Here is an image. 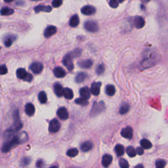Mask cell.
Listing matches in <instances>:
<instances>
[{"instance_id":"cell-1","label":"cell","mask_w":168,"mask_h":168,"mask_svg":"<svg viewBox=\"0 0 168 168\" xmlns=\"http://www.w3.org/2000/svg\"><path fill=\"white\" fill-rule=\"evenodd\" d=\"M157 56H155L154 55L152 52L150 53L148 55L147 54L146 57L143 60L141 64H142L144 67L148 68L150 66H152L154 65V64H156L157 62Z\"/></svg>"},{"instance_id":"cell-2","label":"cell","mask_w":168,"mask_h":168,"mask_svg":"<svg viewBox=\"0 0 168 168\" xmlns=\"http://www.w3.org/2000/svg\"><path fill=\"white\" fill-rule=\"evenodd\" d=\"M20 143V139L18 136L14 137H13L9 141H8L7 143H5L3 145L2 147V152H7L8 151L13 148L14 147H15L16 145L19 144Z\"/></svg>"},{"instance_id":"cell-3","label":"cell","mask_w":168,"mask_h":168,"mask_svg":"<svg viewBox=\"0 0 168 168\" xmlns=\"http://www.w3.org/2000/svg\"><path fill=\"white\" fill-rule=\"evenodd\" d=\"M104 109H105V105L103 102H102V101L100 103L95 102L93 103V108L91 109V111L90 113L91 116H95L96 115L99 114L100 112L104 111Z\"/></svg>"},{"instance_id":"cell-4","label":"cell","mask_w":168,"mask_h":168,"mask_svg":"<svg viewBox=\"0 0 168 168\" xmlns=\"http://www.w3.org/2000/svg\"><path fill=\"white\" fill-rule=\"evenodd\" d=\"M85 29L89 32H96L99 30V26L97 23L95 21L89 20L87 21L84 24Z\"/></svg>"},{"instance_id":"cell-5","label":"cell","mask_w":168,"mask_h":168,"mask_svg":"<svg viewBox=\"0 0 168 168\" xmlns=\"http://www.w3.org/2000/svg\"><path fill=\"white\" fill-rule=\"evenodd\" d=\"M63 63L68 70H72L74 69V64L72 62V57L70 54H68L64 57Z\"/></svg>"},{"instance_id":"cell-6","label":"cell","mask_w":168,"mask_h":168,"mask_svg":"<svg viewBox=\"0 0 168 168\" xmlns=\"http://www.w3.org/2000/svg\"><path fill=\"white\" fill-rule=\"evenodd\" d=\"M60 128V124L59 122L56 120V119H53L49 123V131L51 133H57L58 132Z\"/></svg>"},{"instance_id":"cell-7","label":"cell","mask_w":168,"mask_h":168,"mask_svg":"<svg viewBox=\"0 0 168 168\" xmlns=\"http://www.w3.org/2000/svg\"><path fill=\"white\" fill-rule=\"evenodd\" d=\"M121 135L123 137L127 139H131L133 137V129L130 126L123 128L121 131Z\"/></svg>"},{"instance_id":"cell-8","label":"cell","mask_w":168,"mask_h":168,"mask_svg":"<svg viewBox=\"0 0 168 168\" xmlns=\"http://www.w3.org/2000/svg\"><path fill=\"white\" fill-rule=\"evenodd\" d=\"M81 12L82 14L85 15H92L96 12V9L94 7L91 5H86L82 8Z\"/></svg>"},{"instance_id":"cell-9","label":"cell","mask_w":168,"mask_h":168,"mask_svg":"<svg viewBox=\"0 0 168 168\" xmlns=\"http://www.w3.org/2000/svg\"><path fill=\"white\" fill-rule=\"evenodd\" d=\"M100 87H101V82H95L93 83H92L91 89H90L91 93L95 96L99 95L100 91Z\"/></svg>"},{"instance_id":"cell-10","label":"cell","mask_w":168,"mask_h":168,"mask_svg":"<svg viewBox=\"0 0 168 168\" xmlns=\"http://www.w3.org/2000/svg\"><path fill=\"white\" fill-rule=\"evenodd\" d=\"M133 24L135 27L137 29H141L143 28L145 24V21L144 19L143 18L142 16H136L134 19L133 20Z\"/></svg>"},{"instance_id":"cell-11","label":"cell","mask_w":168,"mask_h":168,"mask_svg":"<svg viewBox=\"0 0 168 168\" xmlns=\"http://www.w3.org/2000/svg\"><path fill=\"white\" fill-rule=\"evenodd\" d=\"M43 68V66L40 63H34L30 65V70L34 74H39Z\"/></svg>"},{"instance_id":"cell-12","label":"cell","mask_w":168,"mask_h":168,"mask_svg":"<svg viewBox=\"0 0 168 168\" xmlns=\"http://www.w3.org/2000/svg\"><path fill=\"white\" fill-rule=\"evenodd\" d=\"M57 115H58L60 119L63 120H67L69 116L67 110L64 107H60V108H59L58 111H57Z\"/></svg>"},{"instance_id":"cell-13","label":"cell","mask_w":168,"mask_h":168,"mask_svg":"<svg viewBox=\"0 0 168 168\" xmlns=\"http://www.w3.org/2000/svg\"><path fill=\"white\" fill-rule=\"evenodd\" d=\"M57 32V28L54 26H49L45 30L44 36L46 38H49Z\"/></svg>"},{"instance_id":"cell-14","label":"cell","mask_w":168,"mask_h":168,"mask_svg":"<svg viewBox=\"0 0 168 168\" xmlns=\"http://www.w3.org/2000/svg\"><path fill=\"white\" fill-rule=\"evenodd\" d=\"M79 94L81 95V97L87 100L89 99L91 97V91L87 87H84L79 91Z\"/></svg>"},{"instance_id":"cell-15","label":"cell","mask_w":168,"mask_h":168,"mask_svg":"<svg viewBox=\"0 0 168 168\" xmlns=\"http://www.w3.org/2000/svg\"><path fill=\"white\" fill-rule=\"evenodd\" d=\"M112 162V156L110 154H105L102 159V164L104 167H108Z\"/></svg>"},{"instance_id":"cell-16","label":"cell","mask_w":168,"mask_h":168,"mask_svg":"<svg viewBox=\"0 0 168 168\" xmlns=\"http://www.w3.org/2000/svg\"><path fill=\"white\" fill-rule=\"evenodd\" d=\"M53 72H54L55 76L57 78H64L66 76L65 70L63 68L59 67V66H58V67H56L54 69Z\"/></svg>"},{"instance_id":"cell-17","label":"cell","mask_w":168,"mask_h":168,"mask_svg":"<svg viewBox=\"0 0 168 168\" xmlns=\"http://www.w3.org/2000/svg\"><path fill=\"white\" fill-rule=\"evenodd\" d=\"M25 112L29 116H32L35 113V107L32 103H27L25 106Z\"/></svg>"},{"instance_id":"cell-18","label":"cell","mask_w":168,"mask_h":168,"mask_svg":"<svg viewBox=\"0 0 168 168\" xmlns=\"http://www.w3.org/2000/svg\"><path fill=\"white\" fill-rule=\"evenodd\" d=\"M34 11L36 13H38L42 11L49 13L52 11V8L50 6H48V5H38L34 8Z\"/></svg>"},{"instance_id":"cell-19","label":"cell","mask_w":168,"mask_h":168,"mask_svg":"<svg viewBox=\"0 0 168 168\" xmlns=\"http://www.w3.org/2000/svg\"><path fill=\"white\" fill-rule=\"evenodd\" d=\"M78 65L82 68H89L93 65V61L90 59H86L78 63Z\"/></svg>"},{"instance_id":"cell-20","label":"cell","mask_w":168,"mask_h":168,"mask_svg":"<svg viewBox=\"0 0 168 168\" xmlns=\"http://www.w3.org/2000/svg\"><path fill=\"white\" fill-rule=\"evenodd\" d=\"M54 90H55V94L57 96H58V97L63 96L64 88L59 83H57L55 84V86H54Z\"/></svg>"},{"instance_id":"cell-21","label":"cell","mask_w":168,"mask_h":168,"mask_svg":"<svg viewBox=\"0 0 168 168\" xmlns=\"http://www.w3.org/2000/svg\"><path fill=\"white\" fill-rule=\"evenodd\" d=\"M93 143L91 141H86L81 144V150L83 152H88L93 148Z\"/></svg>"},{"instance_id":"cell-22","label":"cell","mask_w":168,"mask_h":168,"mask_svg":"<svg viewBox=\"0 0 168 168\" xmlns=\"http://www.w3.org/2000/svg\"><path fill=\"white\" fill-rule=\"evenodd\" d=\"M79 16L78 15H73L71 19L70 20V26H71V27H76V26L79 24Z\"/></svg>"},{"instance_id":"cell-23","label":"cell","mask_w":168,"mask_h":168,"mask_svg":"<svg viewBox=\"0 0 168 168\" xmlns=\"http://www.w3.org/2000/svg\"><path fill=\"white\" fill-rule=\"evenodd\" d=\"M28 73H27L26 70L24 68H19L16 70V76L18 78L21 79H24L27 76Z\"/></svg>"},{"instance_id":"cell-24","label":"cell","mask_w":168,"mask_h":168,"mask_svg":"<svg viewBox=\"0 0 168 168\" xmlns=\"http://www.w3.org/2000/svg\"><path fill=\"white\" fill-rule=\"evenodd\" d=\"M115 152H116L118 156H122L124 154L125 152L124 147L122 144H117L115 147Z\"/></svg>"},{"instance_id":"cell-25","label":"cell","mask_w":168,"mask_h":168,"mask_svg":"<svg viewBox=\"0 0 168 168\" xmlns=\"http://www.w3.org/2000/svg\"><path fill=\"white\" fill-rule=\"evenodd\" d=\"M13 13H14V10L9 7H3L2 8L1 10H0V14L3 16L11 15L13 14Z\"/></svg>"},{"instance_id":"cell-26","label":"cell","mask_w":168,"mask_h":168,"mask_svg":"<svg viewBox=\"0 0 168 168\" xmlns=\"http://www.w3.org/2000/svg\"><path fill=\"white\" fill-rule=\"evenodd\" d=\"M141 147H143L144 149H150L152 147V144L150 141L143 139L140 142Z\"/></svg>"},{"instance_id":"cell-27","label":"cell","mask_w":168,"mask_h":168,"mask_svg":"<svg viewBox=\"0 0 168 168\" xmlns=\"http://www.w3.org/2000/svg\"><path fill=\"white\" fill-rule=\"evenodd\" d=\"M106 94L108 96H113L115 93H116V89H115V87L112 85H108L106 87L105 89Z\"/></svg>"},{"instance_id":"cell-28","label":"cell","mask_w":168,"mask_h":168,"mask_svg":"<svg viewBox=\"0 0 168 168\" xmlns=\"http://www.w3.org/2000/svg\"><path fill=\"white\" fill-rule=\"evenodd\" d=\"M63 96L67 99H72L74 97V93L70 88H65L64 89Z\"/></svg>"},{"instance_id":"cell-29","label":"cell","mask_w":168,"mask_h":168,"mask_svg":"<svg viewBox=\"0 0 168 168\" xmlns=\"http://www.w3.org/2000/svg\"><path fill=\"white\" fill-rule=\"evenodd\" d=\"M87 75L85 72H79L78 74V75L76 77V81L78 83H82L85 81L86 79Z\"/></svg>"},{"instance_id":"cell-30","label":"cell","mask_w":168,"mask_h":168,"mask_svg":"<svg viewBox=\"0 0 168 168\" xmlns=\"http://www.w3.org/2000/svg\"><path fill=\"white\" fill-rule=\"evenodd\" d=\"M39 101L42 104L46 103L47 100V97L45 91H41L38 95Z\"/></svg>"},{"instance_id":"cell-31","label":"cell","mask_w":168,"mask_h":168,"mask_svg":"<svg viewBox=\"0 0 168 168\" xmlns=\"http://www.w3.org/2000/svg\"><path fill=\"white\" fill-rule=\"evenodd\" d=\"M126 153L127 154L128 156L131 158L135 157L137 154L136 150L134 149L133 147H131V146H130V147H128L126 148Z\"/></svg>"},{"instance_id":"cell-32","label":"cell","mask_w":168,"mask_h":168,"mask_svg":"<svg viewBox=\"0 0 168 168\" xmlns=\"http://www.w3.org/2000/svg\"><path fill=\"white\" fill-rule=\"evenodd\" d=\"M66 154H67L68 156L73 158L78 155V150L77 148H70L68 150L67 152H66Z\"/></svg>"},{"instance_id":"cell-33","label":"cell","mask_w":168,"mask_h":168,"mask_svg":"<svg viewBox=\"0 0 168 168\" xmlns=\"http://www.w3.org/2000/svg\"><path fill=\"white\" fill-rule=\"evenodd\" d=\"M129 110H130V106H129V104H126V103L123 104L121 106V107L120 108V113L122 115H123V114L127 113L128 111H129Z\"/></svg>"},{"instance_id":"cell-34","label":"cell","mask_w":168,"mask_h":168,"mask_svg":"<svg viewBox=\"0 0 168 168\" xmlns=\"http://www.w3.org/2000/svg\"><path fill=\"white\" fill-rule=\"evenodd\" d=\"M119 166L122 168H128L130 167L127 161L123 158L120 159V160H119Z\"/></svg>"},{"instance_id":"cell-35","label":"cell","mask_w":168,"mask_h":168,"mask_svg":"<svg viewBox=\"0 0 168 168\" xmlns=\"http://www.w3.org/2000/svg\"><path fill=\"white\" fill-rule=\"evenodd\" d=\"M13 41H14V39H13V36H7L4 39V43H5V46L6 47H9L12 45Z\"/></svg>"},{"instance_id":"cell-36","label":"cell","mask_w":168,"mask_h":168,"mask_svg":"<svg viewBox=\"0 0 168 168\" xmlns=\"http://www.w3.org/2000/svg\"><path fill=\"white\" fill-rule=\"evenodd\" d=\"M157 168H163L166 165V162L164 160H158L155 163Z\"/></svg>"},{"instance_id":"cell-37","label":"cell","mask_w":168,"mask_h":168,"mask_svg":"<svg viewBox=\"0 0 168 168\" xmlns=\"http://www.w3.org/2000/svg\"><path fill=\"white\" fill-rule=\"evenodd\" d=\"M76 103L82 106H86L88 104V100L86 99H83L82 97H81V98H78L76 100Z\"/></svg>"},{"instance_id":"cell-38","label":"cell","mask_w":168,"mask_h":168,"mask_svg":"<svg viewBox=\"0 0 168 168\" xmlns=\"http://www.w3.org/2000/svg\"><path fill=\"white\" fill-rule=\"evenodd\" d=\"M104 72V66L103 64H99L97 66L96 73L98 75L103 74Z\"/></svg>"},{"instance_id":"cell-39","label":"cell","mask_w":168,"mask_h":168,"mask_svg":"<svg viewBox=\"0 0 168 168\" xmlns=\"http://www.w3.org/2000/svg\"><path fill=\"white\" fill-rule=\"evenodd\" d=\"M109 5L112 8H117L119 5V2L118 0H110Z\"/></svg>"},{"instance_id":"cell-40","label":"cell","mask_w":168,"mask_h":168,"mask_svg":"<svg viewBox=\"0 0 168 168\" xmlns=\"http://www.w3.org/2000/svg\"><path fill=\"white\" fill-rule=\"evenodd\" d=\"M63 0H53L52 2V5L55 8L59 7L63 4Z\"/></svg>"},{"instance_id":"cell-41","label":"cell","mask_w":168,"mask_h":168,"mask_svg":"<svg viewBox=\"0 0 168 168\" xmlns=\"http://www.w3.org/2000/svg\"><path fill=\"white\" fill-rule=\"evenodd\" d=\"M8 70L5 65L0 66V75H5L7 73Z\"/></svg>"},{"instance_id":"cell-42","label":"cell","mask_w":168,"mask_h":168,"mask_svg":"<svg viewBox=\"0 0 168 168\" xmlns=\"http://www.w3.org/2000/svg\"><path fill=\"white\" fill-rule=\"evenodd\" d=\"M136 152L138 155H142V154H143V153H144L143 148V147H137L136 149Z\"/></svg>"},{"instance_id":"cell-43","label":"cell","mask_w":168,"mask_h":168,"mask_svg":"<svg viewBox=\"0 0 168 168\" xmlns=\"http://www.w3.org/2000/svg\"><path fill=\"white\" fill-rule=\"evenodd\" d=\"M32 79H33V76H32V74H28L27 75V76L26 77V78L24 79V81H26V82H31L32 80Z\"/></svg>"},{"instance_id":"cell-44","label":"cell","mask_w":168,"mask_h":168,"mask_svg":"<svg viewBox=\"0 0 168 168\" xmlns=\"http://www.w3.org/2000/svg\"><path fill=\"white\" fill-rule=\"evenodd\" d=\"M43 162L42 160H39V161L37 162L36 166L38 167H41L43 166Z\"/></svg>"},{"instance_id":"cell-45","label":"cell","mask_w":168,"mask_h":168,"mask_svg":"<svg viewBox=\"0 0 168 168\" xmlns=\"http://www.w3.org/2000/svg\"><path fill=\"white\" fill-rule=\"evenodd\" d=\"M13 1H14V0H4V2H6V3H11Z\"/></svg>"},{"instance_id":"cell-46","label":"cell","mask_w":168,"mask_h":168,"mask_svg":"<svg viewBox=\"0 0 168 168\" xmlns=\"http://www.w3.org/2000/svg\"><path fill=\"white\" fill-rule=\"evenodd\" d=\"M141 2H142L143 3H148V2H150V0H141Z\"/></svg>"},{"instance_id":"cell-47","label":"cell","mask_w":168,"mask_h":168,"mask_svg":"<svg viewBox=\"0 0 168 168\" xmlns=\"http://www.w3.org/2000/svg\"><path fill=\"white\" fill-rule=\"evenodd\" d=\"M124 1H125V0H118L119 3H122L123 2H124Z\"/></svg>"},{"instance_id":"cell-48","label":"cell","mask_w":168,"mask_h":168,"mask_svg":"<svg viewBox=\"0 0 168 168\" xmlns=\"http://www.w3.org/2000/svg\"><path fill=\"white\" fill-rule=\"evenodd\" d=\"M143 167V166L142 165H139V166H136L135 167Z\"/></svg>"},{"instance_id":"cell-49","label":"cell","mask_w":168,"mask_h":168,"mask_svg":"<svg viewBox=\"0 0 168 168\" xmlns=\"http://www.w3.org/2000/svg\"><path fill=\"white\" fill-rule=\"evenodd\" d=\"M32 1H40V0H32Z\"/></svg>"},{"instance_id":"cell-50","label":"cell","mask_w":168,"mask_h":168,"mask_svg":"<svg viewBox=\"0 0 168 168\" xmlns=\"http://www.w3.org/2000/svg\"><path fill=\"white\" fill-rule=\"evenodd\" d=\"M0 49H1V47H0Z\"/></svg>"}]
</instances>
